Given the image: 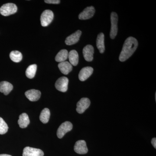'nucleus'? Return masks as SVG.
Masks as SVG:
<instances>
[{
	"instance_id": "nucleus-1",
	"label": "nucleus",
	"mask_w": 156,
	"mask_h": 156,
	"mask_svg": "<svg viewBox=\"0 0 156 156\" xmlns=\"http://www.w3.org/2000/svg\"><path fill=\"white\" fill-rule=\"evenodd\" d=\"M138 47V41L135 38L130 37L126 39L123 44L119 59L120 61H126L132 56Z\"/></svg>"
},
{
	"instance_id": "nucleus-11",
	"label": "nucleus",
	"mask_w": 156,
	"mask_h": 156,
	"mask_svg": "<svg viewBox=\"0 0 156 156\" xmlns=\"http://www.w3.org/2000/svg\"><path fill=\"white\" fill-rule=\"evenodd\" d=\"M94 49L91 45H87L83 49V55L86 61L91 62L93 59Z\"/></svg>"
},
{
	"instance_id": "nucleus-2",
	"label": "nucleus",
	"mask_w": 156,
	"mask_h": 156,
	"mask_svg": "<svg viewBox=\"0 0 156 156\" xmlns=\"http://www.w3.org/2000/svg\"><path fill=\"white\" fill-rule=\"evenodd\" d=\"M17 11V6L13 3H7L3 5L0 8V13L4 16L15 14Z\"/></svg>"
},
{
	"instance_id": "nucleus-27",
	"label": "nucleus",
	"mask_w": 156,
	"mask_h": 156,
	"mask_svg": "<svg viewBox=\"0 0 156 156\" xmlns=\"http://www.w3.org/2000/svg\"><path fill=\"white\" fill-rule=\"evenodd\" d=\"M0 156H12L10 155L6 154H0Z\"/></svg>"
},
{
	"instance_id": "nucleus-10",
	"label": "nucleus",
	"mask_w": 156,
	"mask_h": 156,
	"mask_svg": "<svg viewBox=\"0 0 156 156\" xmlns=\"http://www.w3.org/2000/svg\"><path fill=\"white\" fill-rule=\"evenodd\" d=\"M95 13V9L93 6L87 7L83 12L79 14V18L82 20H86L92 18Z\"/></svg>"
},
{
	"instance_id": "nucleus-25",
	"label": "nucleus",
	"mask_w": 156,
	"mask_h": 156,
	"mask_svg": "<svg viewBox=\"0 0 156 156\" xmlns=\"http://www.w3.org/2000/svg\"><path fill=\"white\" fill-rule=\"evenodd\" d=\"M45 2L48 4H58L60 2L59 0H45Z\"/></svg>"
},
{
	"instance_id": "nucleus-17",
	"label": "nucleus",
	"mask_w": 156,
	"mask_h": 156,
	"mask_svg": "<svg viewBox=\"0 0 156 156\" xmlns=\"http://www.w3.org/2000/svg\"><path fill=\"white\" fill-rule=\"evenodd\" d=\"M104 40L105 36L104 34L101 33L98 34L96 40V46L101 53H103L105 50Z\"/></svg>"
},
{
	"instance_id": "nucleus-22",
	"label": "nucleus",
	"mask_w": 156,
	"mask_h": 156,
	"mask_svg": "<svg viewBox=\"0 0 156 156\" xmlns=\"http://www.w3.org/2000/svg\"><path fill=\"white\" fill-rule=\"evenodd\" d=\"M37 66L36 64H32L29 66L26 71V75L29 79L34 77L36 73Z\"/></svg>"
},
{
	"instance_id": "nucleus-21",
	"label": "nucleus",
	"mask_w": 156,
	"mask_h": 156,
	"mask_svg": "<svg viewBox=\"0 0 156 156\" xmlns=\"http://www.w3.org/2000/svg\"><path fill=\"white\" fill-rule=\"evenodd\" d=\"M50 110L48 108H44L41 112L40 116V119L44 124H46L49 122L50 117Z\"/></svg>"
},
{
	"instance_id": "nucleus-5",
	"label": "nucleus",
	"mask_w": 156,
	"mask_h": 156,
	"mask_svg": "<svg viewBox=\"0 0 156 156\" xmlns=\"http://www.w3.org/2000/svg\"><path fill=\"white\" fill-rule=\"evenodd\" d=\"M72 124L69 122H65L62 123L57 131V136L58 138H62L69 131H71L73 129Z\"/></svg>"
},
{
	"instance_id": "nucleus-3",
	"label": "nucleus",
	"mask_w": 156,
	"mask_h": 156,
	"mask_svg": "<svg viewBox=\"0 0 156 156\" xmlns=\"http://www.w3.org/2000/svg\"><path fill=\"white\" fill-rule=\"evenodd\" d=\"M111 28L110 36L112 39H115L116 36L118 33V16L115 12H112L111 14Z\"/></svg>"
},
{
	"instance_id": "nucleus-20",
	"label": "nucleus",
	"mask_w": 156,
	"mask_h": 156,
	"mask_svg": "<svg viewBox=\"0 0 156 156\" xmlns=\"http://www.w3.org/2000/svg\"><path fill=\"white\" fill-rule=\"evenodd\" d=\"M68 52L66 50H62L59 51L55 57V60L57 62H61L65 61L68 58Z\"/></svg>"
},
{
	"instance_id": "nucleus-14",
	"label": "nucleus",
	"mask_w": 156,
	"mask_h": 156,
	"mask_svg": "<svg viewBox=\"0 0 156 156\" xmlns=\"http://www.w3.org/2000/svg\"><path fill=\"white\" fill-rule=\"evenodd\" d=\"M27 98L31 101H37L40 99L41 96V92L36 89H30L25 92Z\"/></svg>"
},
{
	"instance_id": "nucleus-23",
	"label": "nucleus",
	"mask_w": 156,
	"mask_h": 156,
	"mask_svg": "<svg viewBox=\"0 0 156 156\" xmlns=\"http://www.w3.org/2000/svg\"><path fill=\"white\" fill-rule=\"evenodd\" d=\"M10 57L12 61L15 62H19L22 59V53L17 50L11 51L10 54Z\"/></svg>"
},
{
	"instance_id": "nucleus-16",
	"label": "nucleus",
	"mask_w": 156,
	"mask_h": 156,
	"mask_svg": "<svg viewBox=\"0 0 156 156\" xmlns=\"http://www.w3.org/2000/svg\"><path fill=\"white\" fill-rule=\"evenodd\" d=\"M13 89V85L9 82L2 81L0 83V92L4 93V95H8Z\"/></svg>"
},
{
	"instance_id": "nucleus-24",
	"label": "nucleus",
	"mask_w": 156,
	"mask_h": 156,
	"mask_svg": "<svg viewBox=\"0 0 156 156\" xmlns=\"http://www.w3.org/2000/svg\"><path fill=\"white\" fill-rule=\"evenodd\" d=\"M9 127L7 123L2 118L0 117V134H4L7 133Z\"/></svg>"
},
{
	"instance_id": "nucleus-7",
	"label": "nucleus",
	"mask_w": 156,
	"mask_h": 156,
	"mask_svg": "<svg viewBox=\"0 0 156 156\" xmlns=\"http://www.w3.org/2000/svg\"><path fill=\"white\" fill-rule=\"evenodd\" d=\"M90 101L87 98H81L77 103L76 111L78 113L82 114L90 106Z\"/></svg>"
},
{
	"instance_id": "nucleus-8",
	"label": "nucleus",
	"mask_w": 156,
	"mask_h": 156,
	"mask_svg": "<svg viewBox=\"0 0 156 156\" xmlns=\"http://www.w3.org/2000/svg\"><path fill=\"white\" fill-rule=\"evenodd\" d=\"M44 153L40 149L30 147L24 148L23 156H44Z\"/></svg>"
},
{
	"instance_id": "nucleus-19",
	"label": "nucleus",
	"mask_w": 156,
	"mask_h": 156,
	"mask_svg": "<svg viewBox=\"0 0 156 156\" xmlns=\"http://www.w3.org/2000/svg\"><path fill=\"white\" fill-rule=\"evenodd\" d=\"M68 58H69V63L72 65L76 66L79 62V54L75 50H72L70 51L68 54Z\"/></svg>"
},
{
	"instance_id": "nucleus-13",
	"label": "nucleus",
	"mask_w": 156,
	"mask_h": 156,
	"mask_svg": "<svg viewBox=\"0 0 156 156\" xmlns=\"http://www.w3.org/2000/svg\"><path fill=\"white\" fill-rule=\"evenodd\" d=\"M82 34L81 30L76 31L74 33L68 37L66 39L65 43L67 45H72L77 43Z\"/></svg>"
},
{
	"instance_id": "nucleus-4",
	"label": "nucleus",
	"mask_w": 156,
	"mask_h": 156,
	"mask_svg": "<svg viewBox=\"0 0 156 156\" xmlns=\"http://www.w3.org/2000/svg\"><path fill=\"white\" fill-rule=\"evenodd\" d=\"M54 14L50 10H45L42 13L41 17V24L43 27H47L53 21Z\"/></svg>"
},
{
	"instance_id": "nucleus-26",
	"label": "nucleus",
	"mask_w": 156,
	"mask_h": 156,
	"mask_svg": "<svg viewBox=\"0 0 156 156\" xmlns=\"http://www.w3.org/2000/svg\"><path fill=\"white\" fill-rule=\"evenodd\" d=\"M151 143L152 144L153 146L155 148H156V138L155 137H154V138H153L151 140Z\"/></svg>"
},
{
	"instance_id": "nucleus-18",
	"label": "nucleus",
	"mask_w": 156,
	"mask_h": 156,
	"mask_svg": "<svg viewBox=\"0 0 156 156\" xmlns=\"http://www.w3.org/2000/svg\"><path fill=\"white\" fill-rule=\"evenodd\" d=\"M18 123L20 128H27L30 124L29 118L28 115L25 113L20 115L19 116V120H18Z\"/></svg>"
},
{
	"instance_id": "nucleus-9",
	"label": "nucleus",
	"mask_w": 156,
	"mask_h": 156,
	"mask_svg": "<svg viewBox=\"0 0 156 156\" xmlns=\"http://www.w3.org/2000/svg\"><path fill=\"white\" fill-rule=\"evenodd\" d=\"M75 151L80 154H84L88 152V149L86 141L84 140H79L76 142L74 147Z\"/></svg>"
},
{
	"instance_id": "nucleus-12",
	"label": "nucleus",
	"mask_w": 156,
	"mask_h": 156,
	"mask_svg": "<svg viewBox=\"0 0 156 156\" xmlns=\"http://www.w3.org/2000/svg\"><path fill=\"white\" fill-rule=\"evenodd\" d=\"M93 72V69L92 67L87 66L83 68L79 73V79L81 81L86 80L92 75Z\"/></svg>"
},
{
	"instance_id": "nucleus-15",
	"label": "nucleus",
	"mask_w": 156,
	"mask_h": 156,
	"mask_svg": "<svg viewBox=\"0 0 156 156\" xmlns=\"http://www.w3.org/2000/svg\"><path fill=\"white\" fill-rule=\"evenodd\" d=\"M58 67L61 73L64 75L68 74L73 69L72 65L67 61L59 62Z\"/></svg>"
},
{
	"instance_id": "nucleus-6",
	"label": "nucleus",
	"mask_w": 156,
	"mask_h": 156,
	"mask_svg": "<svg viewBox=\"0 0 156 156\" xmlns=\"http://www.w3.org/2000/svg\"><path fill=\"white\" fill-rule=\"evenodd\" d=\"M69 80L66 77H62L56 81L55 87L57 90L61 92H65L67 91Z\"/></svg>"
}]
</instances>
